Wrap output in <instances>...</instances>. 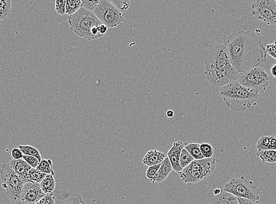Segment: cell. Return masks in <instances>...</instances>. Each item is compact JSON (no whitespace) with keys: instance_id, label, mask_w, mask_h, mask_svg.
<instances>
[{"instance_id":"d4e9b609","label":"cell","mask_w":276,"mask_h":204,"mask_svg":"<svg viewBox=\"0 0 276 204\" xmlns=\"http://www.w3.org/2000/svg\"><path fill=\"white\" fill-rule=\"evenodd\" d=\"M19 148L22 151L24 156L35 157L38 158L39 161H41V154L35 148L31 146H19Z\"/></svg>"},{"instance_id":"5bb4252c","label":"cell","mask_w":276,"mask_h":204,"mask_svg":"<svg viewBox=\"0 0 276 204\" xmlns=\"http://www.w3.org/2000/svg\"><path fill=\"white\" fill-rule=\"evenodd\" d=\"M10 165L13 168L16 174L22 179L23 181L26 183V179L28 174L32 167L27 162L23 159L21 160H13L10 162Z\"/></svg>"},{"instance_id":"6da1fadb","label":"cell","mask_w":276,"mask_h":204,"mask_svg":"<svg viewBox=\"0 0 276 204\" xmlns=\"http://www.w3.org/2000/svg\"><path fill=\"white\" fill-rule=\"evenodd\" d=\"M236 72L241 74L267 61L266 47L256 35L240 30L233 33L225 43Z\"/></svg>"},{"instance_id":"277c9868","label":"cell","mask_w":276,"mask_h":204,"mask_svg":"<svg viewBox=\"0 0 276 204\" xmlns=\"http://www.w3.org/2000/svg\"><path fill=\"white\" fill-rule=\"evenodd\" d=\"M68 19L71 30L77 36L88 41L104 36L100 32L102 23L93 12L81 8L74 15L68 16Z\"/></svg>"},{"instance_id":"ac0fdd59","label":"cell","mask_w":276,"mask_h":204,"mask_svg":"<svg viewBox=\"0 0 276 204\" xmlns=\"http://www.w3.org/2000/svg\"><path fill=\"white\" fill-rule=\"evenodd\" d=\"M257 150H276V137L263 136L256 143Z\"/></svg>"},{"instance_id":"ffe728a7","label":"cell","mask_w":276,"mask_h":204,"mask_svg":"<svg viewBox=\"0 0 276 204\" xmlns=\"http://www.w3.org/2000/svg\"><path fill=\"white\" fill-rule=\"evenodd\" d=\"M256 156L263 163H276V150H257Z\"/></svg>"},{"instance_id":"d6986e66","label":"cell","mask_w":276,"mask_h":204,"mask_svg":"<svg viewBox=\"0 0 276 204\" xmlns=\"http://www.w3.org/2000/svg\"><path fill=\"white\" fill-rule=\"evenodd\" d=\"M40 184L42 191L45 195L51 194L54 192L56 185L54 175H47Z\"/></svg>"},{"instance_id":"9a60e30c","label":"cell","mask_w":276,"mask_h":204,"mask_svg":"<svg viewBox=\"0 0 276 204\" xmlns=\"http://www.w3.org/2000/svg\"><path fill=\"white\" fill-rule=\"evenodd\" d=\"M167 157L165 154L157 150H152L148 151L144 156L143 163L148 167L160 164Z\"/></svg>"},{"instance_id":"52a82bcc","label":"cell","mask_w":276,"mask_h":204,"mask_svg":"<svg viewBox=\"0 0 276 204\" xmlns=\"http://www.w3.org/2000/svg\"><path fill=\"white\" fill-rule=\"evenodd\" d=\"M270 76L263 68L256 66L240 74L238 82L254 93L264 94L270 84Z\"/></svg>"},{"instance_id":"83f0119b","label":"cell","mask_w":276,"mask_h":204,"mask_svg":"<svg viewBox=\"0 0 276 204\" xmlns=\"http://www.w3.org/2000/svg\"><path fill=\"white\" fill-rule=\"evenodd\" d=\"M200 149L204 158H211L214 156V150L211 144L204 143L200 144Z\"/></svg>"},{"instance_id":"ee69618b","label":"cell","mask_w":276,"mask_h":204,"mask_svg":"<svg viewBox=\"0 0 276 204\" xmlns=\"http://www.w3.org/2000/svg\"><path fill=\"white\" fill-rule=\"evenodd\" d=\"M275 3H276V1H275Z\"/></svg>"},{"instance_id":"7bdbcfd3","label":"cell","mask_w":276,"mask_h":204,"mask_svg":"<svg viewBox=\"0 0 276 204\" xmlns=\"http://www.w3.org/2000/svg\"><path fill=\"white\" fill-rule=\"evenodd\" d=\"M275 137H276V132H275Z\"/></svg>"},{"instance_id":"836d02e7","label":"cell","mask_w":276,"mask_h":204,"mask_svg":"<svg viewBox=\"0 0 276 204\" xmlns=\"http://www.w3.org/2000/svg\"><path fill=\"white\" fill-rule=\"evenodd\" d=\"M267 54L276 59V41L273 44H268L266 47Z\"/></svg>"},{"instance_id":"b9f144b4","label":"cell","mask_w":276,"mask_h":204,"mask_svg":"<svg viewBox=\"0 0 276 204\" xmlns=\"http://www.w3.org/2000/svg\"><path fill=\"white\" fill-rule=\"evenodd\" d=\"M222 191V190L219 189V188H216L214 191V195L216 196V195H218L219 194V193H220Z\"/></svg>"},{"instance_id":"30bf717a","label":"cell","mask_w":276,"mask_h":204,"mask_svg":"<svg viewBox=\"0 0 276 204\" xmlns=\"http://www.w3.org/2000/svg\"><path fill=\"white\" fill-rule=\"evenodd\" d=\"M252 15L268 26H276L275 0H256L252 6Z\"/></svg>"},{"instance_id":"44dd1931","label":"cell","mask_w":276,"mask_h":204,"mask_svg":"<svg viewBox=\"0 0 276 204\" xmlns=\"http://www.w3.org/2000/svg\"><path fill=\"white\" fill-rule=\"evenodd\" d=\"M47 175L37 170L36 168H32L31 170L28 172L26 182L34 183V184H40Z\"/></svg>"},{"instance_id":"74e56055","label":"cell","mask_w":276,"mask_h":204,"mask_svg":"<svg viewBox=\"0 0 276 204\" xmlns=\"http://www.w3.org/2000/svg\"><path fill=\"white\" fill-rule=\"evenodd\" d=\"M238 199L239 204H259L258 202L245 198H238Z\"/></svg>"},{"instance_id":"9c48e42d","label":"cell","mask_w":276,"mask_h":204,"mask_svg":"<svg viewBox=\"0 0 276 204\" xmlns=\"http://www.w3.org/2000/svg\"><path fill=\"white\" fill-rule=\"evenodd\" d=\"M93 13L102 24L110 29L120 25L124 17L122 12L107 0H100Z\"/></svg>"},{"instance_id":"8fae6325","label":"cell","mask_w":276,"mask_h":204,"mask_svg":"<svg viewBox=\"0 0 276 204\" xmlns=\"http://www.w3.org/2000/svg\"><path fill=\"white\" fill-rule=\"evenodd\" d=\"M40 184L25 183L16 204H36L45 195Z\"/></svg>"},{"instance_id":"8992f818","label":"cell","mask_w":276,"mask_h":204,"mask_svg":"<svg viewBox=\"0 0 276 204\" xmlns=\"http://www.w3.org/2000/svg\"><path fill=\"white\" fill-rule=\"evenodd\" d=\"M224 188V191L232 193L237 198H245L256 202L260 198L258 186L245 176L231 179Z\"/></svg>"},{"instance_id":"e0dca14e","label":"cell","mask_w":276,"mask_h":204,"mask_svg":"<svg viewBox=\"0 0 276 204\" xmlns=\"http://www.w3.org/2000/svg\"><path fill=\"white\" fill-rule=\"evenodd\" d=\"M173 170L171 162L169 158L166 157L165 159L161 164V167L159 168L157 173V178L155 183H161L164 182L165 179H167L168 176Z\"/></svg>"},{"instance_id":"1f68e13d","label":"cell","mask_w":276,"mask_h":204,"mask_svg":"<svg viewBox=\"0 0 276 204\" xmlns=\"http://www.w3.org/2000/svg\"><path fill=\"white\" fill-rule=\"evenodd\" d=\"M23 159L33 168H37L40 163L38 158L33 156H24Z\"/></svg>"},{"instance_id":"484cf974","label":"cell","mask_w":276,"mask_h":204,"mask_svg":"<svg viewBox=\"0 0 276 204\" xmlns=\"http://www.w3.org/2000/svg\"><path fill=\"white\" fill-rule=\"evenodd\" d=\"M194 158L188 153L185 148L182 150L180 154L179 164L182 169L188 166L194 161Z\"/></svg>"},{"instance_id":"cb8c5ba5","label":"cell","mask_w":276,"mask_h":204,"mask_svg":"<svg viewBox=\"0 0 276 204\" xmlns=\"http://www.w3.org/2000/svg\"><path fill=\"white\" fill-rule=\"evenodd\" d=\"M36 169L47 175H55V172L52 167V161L51 159H42Z\"/></svg>"},{"instance_id":"8d00e7d4","label":"cell","mask_w":276,"mask_h":204,"mask_svg":"<svg viewBox=\"0 0 276 204\" xmlns=\"http://www.w3.org/2000/svg\"><path fill=\"white\" fill-rule=\"evenodd\" d=\"M0 6L6 9L12 10V1L11 0H0Z\"/></svg>"},{"instance_id":"ab89813d","label":"cell","mask_w":276,"mask_h":204,"mask_svg":"<svg viewBox=\"0 0 276 204\" xmlns=\"http://www.w3.org/2000/svg\"><path fill=\"white\" fill-rule=\"evenodd\" d=\"M174 111L171 110H168L166 112V116L168 118H172L173 117V116H174Z\"/></svg>"},{"instance_id":"603a6c76","label":"cell","mask_w":276,"mask_h":204,"mask_svg":"<svg viewBox=\"0 0 276 204\" xmlns=\"http://www.w3.org/2000/svg\"><path fill=\"white\" fill-rule=\"evenodd\" d=\"M81 5H82V1L81 0H76V1L68 0V1H66V15L68 16L74 15L81 8Z\"/></svg>"},{"instance_id":"7c38bea8","label":"cell","mask_w":276,"mask_h":204,"mask_svg":"<svg viewBox=\"0 0 276 204\" xmlns=\"http://www.w3.org/2000/svg\"><path fill=\"white\" fill-rule=\"evenodd\" d=\"M54 198L55 204H87L79 193L66 189L60 190Z\"/></svg>"},{"instance_id":"d590c367","label":"cell","mask_w":276,"mask_h":204,"mask_svg":"<svg viewBox=\"0 0 276 204\" xmlns=\"http://www.w3.org/2000/svg\"><path fill=\"white\" fill-rule=\"evenodd\" d=\"M12 12V10L6 9L0 6V21L5 20L8 17Z\"/></svg>"},{"instance_id":"5b68a950","label":"cell","mask_w":276,"mask_h":204,"mask_svg":"<svg viewBox=\"0 0 276 204\" xmlns=\"http://www.w3.org/2000/svg\"><path fill=\"white\" fill-rule=\"evenodd\" d=\"M216 167L217 160L215 158L194 160L188 166L183 168L178 174L184 183L192 185L210 177L215 171Z\"/></svg>"},{"instance_id":"e575fe53","label":"cell","mask_w":276,"mask_h":204,"mask_svg":"<svg viewBox=\"0 0 276 204\" xmlns=\"http://www.w3.org/2000/svg\"><path fill=\"white\" fill-rule=\"evenodd\" d=\"M24 155L22 151L19 149V147L13 148L12 150V156L13 158V160H21L23 159Z\"/></svg>"},{"instance_id":"4fadbf2b","label":"cell","mask_w":276,"mask_h":204,"mask_svg":"<svg viewBox=\"0 0 276 204\" xmlns=\"http://www.w3.org/2000/svg\"><path fill=\"white\" fill-rule=\"evenodd\" d=\"M185 144L182 142H177L173 143L171 149L168 151L167 157L169 158L172 165L173 170L179 173L183 169L180 167L179 164L180 154L182 150L185 148Z\"/></svg>"},{"instance_id":"4316f807","label":"cell","mask_w":276,"mask_h":204,"mask_svg":"<svg viewBox=\"0 0 276 204\" xmlns=\"http://www.w3.org/2000/svg\"><path fill=\"white\" fill-rule=\"evenodd\" d=\"M161 164L154 165L149 167L146 172V177L148 180L152 183H155L157 178V173Z\"/></svg>"},{"instance_id":"3957f363","label":"cell","mask_w":276,"mask_h":204,"mask_svg":"<svg viewBox=\"0 0 276 204\" xmlns=\"http://www.w3.org/2000/svg\"><path fill=\"white\" fill-rule=\"evenodd\" d=\"M219 94L226 106L233 111H242L250 108L260 96V94L243 86L238 81L221 87Z\"/></svg>"},{"instance_id":"f546056e","label":"cell","mask_w":276,"mask_h":204,"mask_svg":"<svg viewBox=\"0 0 276 204\" xmlns=\"http://www.w3.org/2000/svg\"><path fill=\"white\" fill-rule=\"evenodd\" d=\"M99 3H100V0H96V1H87V0H82L81 8L88 10V11L94 12V10L98 5Z\"/></svg>"},{"instance_id":"d6a6232c","label":"cell","mask_w":276,"mask_h":204,"mask_svg":"<svg viewBox=\"0 0 276 204\" xmlns=\"http://www.w3.org/2000/svg\"><path fill=\"white\" fill-rule=\"evenodd\" d=\"M36 204H55L54 195L53 193L45 195Z\"/></svg>"},{"instance_id":"f35d334b","label":"cell","mask_w":276,"mask_h":204,"mask_svg":"<svg viewBox=\"0 0 276 204\" xmlns=\"http://www.w3.org/2000/svg\"><path fill=\"white\" fill-rule=\"evenodd\" d=\"M108 29V28L104 25V24H101L100 26V32L102 35H103V36L107 32Z\"/></svg>"},{"instance_id":"4dcf8cb0","label":"cell","mask_w":276,"mask_h":204,"mask_svg":"<svg viewBox=\"0 0 276 204\" xmlns=\"http://www.w3.org/2000/svg\"><path fill=\"white\" fill-rule=\"evenodd\" d=\"M66 1L64 0H57L55 1V10L59 15H65Z\"/></svg>"},{"instance_id":"60d3db41","label":"cell","mask_w":276,"mask_h":204,"mask_svg":"<svg viewBox=\"0 0 276 204\" xmlns=\"http://www.w3.org/2000/svg\"><path fill=\"white\" fill-rule=\"evenodd\" d=\"M270 73L271 74L272 76H273L274 78L276 79V64H274L273 66H272V67L270 70Z\"/></svg>"},{"instance_id":"7a4b0ae2","label":"cell","mask_w":276,"mask_h":204,"mask_svg":"<svg viewBox=\"0 0 276 204\" xmlns=\"http://www.w3.org/2000/svg\"><path fill=\"white\" fill-rule=\"evenodd\" d=\"M204 66L205 77L213 87L221 88L238 80L240 75L233 67L225 44L211 49Z\"/></svg>"},{"instance_id":"ba28073f","label":"cell","mask_w":276,"mask_h":204,"mask_svg":"<svg viewBox=\"0 0 276 204\" xmlns=\"http://www.w3.org/2000/svg\"><path fill=\"white\" fill-rule=\"evenodd\" d=\"M0 176L7 195L13 202H16L21 195L25 182L16 174L9 163L2 165Z\"/></svg>"},{"instance_id":"2e32d148","label":"cell","mask_w":276,"mask_h":204,"mask_svg":"<svg viewBox=\"0 0 276 204\" xmlns=\"http://www.w3.org/2000/svg\"><path fill=\"white\" fill-rule=\"evenodd\" d=\"M208 204H239L238 198L232 193L222 190L219 195L214 196Z\"/></svg>"},{"instance_id":"7402d4cb","label":"cell","mask_w":276,"mask_h":204,"mask_svg":"<svg viewBox=\"0 0 276 204\" xmlns=\"http://www.w3.org/2000/svg\"><path fill=\"white\" fill-rule=\"evenodd\" d=\"M185 149L192 156L194 160H200L204 159L200 149V144L191 143L185 144Z\"/></svg>"},{"instance_id":"f1b7e54d","label":"cell","mask_w":276,"mask_h":204,"mask_svg":"<svg viewBox=\"0 0 276 204\" xmlns=\"http://www.w3.org/2000/svg\"><path fill=\"white\" fill-rule=\"evenodd\" d=\"M116 7L120 12H124L128 10L130 5L129 0H109V1Z\"/></svg>"}]
</instances>
